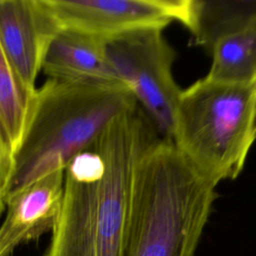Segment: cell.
<instances>
[{"label": "cell", "instance_id": "cell-12", "mask_svg": "<svg viewBox=\"0 0 256 256\" xmlns=\"http://www.w3.org/2000/svg\"><path fill=\"white\" fill-rule=\"evenodd\" d=\"M256 16V1L196 0L195 22L190 31L196 43L210 47L220 35Z\"/></svg>", "mask_w": 256, "mask_h": 256}, {"label": "cell", "instance_id": "cell-11", "mask_svg": "<svg viewBox=\"0 0 256 256\" xmlns=\"http://www.w3.org/2000/svg\"><path fill=\"white\" fill-rule=\"evenodd\" d=\"M34 93L23 86L0 45V132L13 154L21 142Z\"/></svg>", "mask_w": 256, "mask_h": 256}, {"label": "cell", "instance_id": "cell-10", "mask_svg": "<svg viewBox=\"0 0 256 256\" xmlns=\"http://www.w3.org/2000/svg\"><path fill=\"white\" fill-rule=\"evenodd\" d=\"M210 49L212 61L205 77L227 83H256V16L218 36Z\"/></svg>", "mask_w": 256, "mask_h": 256}, {"label": "cell", "instance_id": "cell-8", "mask_svg": "<svg viewBox=\"0 0 256 256\" xmlns=\"http://www.w3.org/2000/svg\"><path fill=\"white\" fill-rule=\"evenodd\" d=\"M63 184L64 170H55L5 200L0 256H9L19 245L52 232L61 207Z\"/></svg>", "mask_w": 256, "mask_h": 256}, {"label": "cell", "instance_id": "cell-6", "mask_svg": "<svg viewBox=\"0 0 256 256\" xmlns=\"http://www.w3.org/2000/svg\"><path fill=\"white\" fill-rule=\"evenodd\" d=\"M60 28L106 41L178 21L191 31L196 0H42Z\"/></svg>", "mask_w": 256, "mask_h": 256}, {"label": "cell", "instance_id": "cell-4", "mask_svg": "<svg viewBox=\"0 0 256 256\" xmlns=\"http://www.w3.org/2000/svg\"><path fill=\"white\" fill-rule=\"evenodd\" d=\"M256 140V83L197 80L181 90L171 141L217 186L242 172Z\"/></svg>", "mask_w": 256, "mask_h": 256}, {"label": "cell", "instance_id": "cell-3", "mask_svg": "<svg viewBox=\"0 0 256 256\" xmlns=\"http://www.w3.org/2000/svg\"><path fill=\"white\" fill-rule=\"evenodd\" d=\"M136 106L125 85L48 78L33 95L13 154L6 199L47 174L64 170L113 119Z\"/></svg>", "mask_w": 256, "mask_h": 256}, {"label": "cell", "instance_id": "cell-9", "mask_svg": "<svg viewBox=\"0 0 256 256\" xmlns=\"http://www.w3.org/2000/svg\"><path fill=\"white\" fill-rule=\"evenodd\" d=\"M41 70L49 78L121 84L105 52L104 41L60 28L45 52Z\"/></svg>", "mask_w": 256, "mask_h": 256}, {"label": "cell", "instance_id": "cell-2", "mask_svg": "<svg viewBox=\"0 0 256 256\" xmlns=\"http://www.w3.org/2000/svg\"><path fill=\"white\" fill-rule=\"evenodd\" d=\"M215 188L171 140H154L134 170L126 256H196Z\"/></svg>", "mask_w": 256, "mask_h": 256}, {"label": "cell", "instance_id": "cell-1", "mask_svg": "<svg viewBox=\"0 0 256 256\" xmlns=\"http://www.w3.org/2000/svg\"><path fill=\"white\" fill-rule=\"evenodd\" d=\"M152 128L136 106L69 162L58 219L42 256H126L134 170L157 139Z\"/></svg>", "mask_w": 256, "mask_h": 256}, {"label": "cell", "instance_id": "cell-13", "mask_svg": "<svg viewBox=\"0 0 256 256\" xmlns=\"http://www.w3.org/2000/svg\"><path fill=\"white\" fill-rule=\"evenodd\" d=\"M13 171V153L0 132V216L4 212L8 185Z\"/></svg>", "mask_w": 256, "mask_h": 256}, {"label": "cell", "instance_id": "cell-7", "mask_svg": "<svg viewBox=\"0 0 256 256\" xmlns=\"http://www.w3.org/2000/svg\"><path fill=\"white\" fill-rule=\"evenodd\" d=\"M59 29L42 0H0V45L31 93L47 47Z\"/></svg>", "mask_w": 256, "mask_h": 256}, {"label": "cell", "instance_id": "cell-5", "mask_svg": "<svg viewBox=\"0 0 256 256\" xmlns=\"http://www.w3.org/2000/svg\"><path fill=\"white\" fill-rule=\"evenodd\" d=\"M118 79L140 103L154 129L171 140L181 89L173 76L175 53L162 28L134 30L104 41Z\"/></svg>", "mask_w": 256, "mask_h": 256}]
</instances>
